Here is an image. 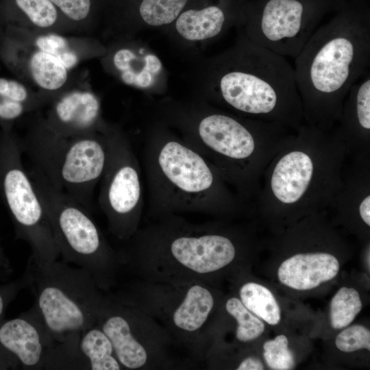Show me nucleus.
<instances>
[{
    "label": "nucleus",
    "mask_w": 370,
    "mask_h": 370,
    "mask_svg": "<svg viewBox=\"0 0 370 370\" xmlns=\"http://www.w3.org/2000/svg\"><path fill=\"white\" fill-rule=\"evenodd\" d=\"M226 16L219 6L210 5L201 10H188L180 14L175 23L178 33L189 40L215 37L225 27Z\"/></svg>",
    "instance_id": "aec40b11"
},
{
    "label": "nucleus",
    "mask_w": 370,
    "mask_h": 370,
    "mask_svg": "<svg viewBox=\"0 0 370 370\" xmlns=\"http://www.w3.org/2000/svg\"><path fill=\"white\" fill-rule=\"evenodd\" d=\"M27 171L47 214L60 256L87 271L101 290L109 292L121 267L119 253L89 210L56 188L36 168Z\"/></svg>",
    "instance_id": "0eeeda50"
},
{
    "label": "nucleus",
    "mask_w": 370,
    "mask_h": 370,
    "mask_svg": "<svg viewBox=\"0 0 370 370\" xmlns=\"http://www.w3.org/2000/svg\"><path fill=\"white\" fill-rule=\"evenodd\" d=\"M184 130V140L212 163L254 210L266 167L295 132L277 123L221 112L200 116Z\"/></svg>",
    "instance_id": "39448f33"
},
{
    "label": "nucleus",
    "mask_w": 370,
    "mask_h": 370,
    "mask_svg": "<svg viewBox=\"0 0 370 370\" xmlns=\"http://www.w3.org/2000/svg\"><path fill=\"white\" fill-rule=\"evenodd\" d=\"M29 286V278L25 274L16 281L0 286V319L8 304L23 288Z\"/></svg>",
    "instance_id": "473e14b6"
},
{
    "label": "nucleus",
    "mask_w": 370,
    "mask_h": 370,
    "mask_svg": "<svg viewBox=\"0 0 370 370\" xmlns=\"http://www.w3.org/2000/svg\"><path fill=\"white\" fill-rule=\"evenodd\" d=\"M0 266L3 267L7 269H10L9 261L4 254V252L1 246V244H0Z\"/></svg>",
    "instance_id": "c9c22d12"
},
{
    "label": "nucleus",
    "mask_w": 370,
    "mask_h": 370,
    "mask_svg": "<svg viewBox=\"0 0 370 370\" xmlns=\"http://www.w3.org/2000/svg\"><path fill=\"white\" fill-rule=\"evenodd\" d=\"M236 234L214 223H193L180 214L151 219L119 251L138 280L208 284L209 277L231 264L238 253Z\"/></svg>",
    "instance_id": "f03ea898"
},
{
    "label": "nucleus",
    "mask_w": 370,
    "mask_h": 370,
    "mask_svg": "<svg viewBox=\"0 0 370 370\" xmlns=\"http://www.w3.org/2000/svg\"><path fill=\"white\" fill-rule=\"evenodd\" d=\"M10 271V269H7L0 266V280H3L5 276L9 275Z\"/></svg>",
    "instance_id": "e433bc0d"
},
{
    "label": "nucleus",
    "mask_w": 370,
    "mask_h": 370,
    "mask_svg": "<svg viewBox=\"0 0 370 370\" xmlns=\"http://www.w3.org/2000/svg\"><path fill=\"white\" fill-rule=\"evenodd\" d=\"M0 95L5 98L22 103L29 108L32 103L27 88L18 81L0 77Z\"/></svg>",
    "instance_id": "2f4dec72"
},
{
    "label": "nucleus",
    "mask_w": 370,
    "mask_h": 370,
    "mask_svg": "<svg viewBox=\"0 0 370 370\" xmlns=\"http://www.w3.org/2000/svg\"><path fill=\"white\" fill-rule=\"evenodd\" d=\"M66 21L51 0H1L0 25L49 29Z\"/></svg>",
    "instance_id": "6ab92c4d"
},
{
    "label": "nucleus",
    "mask_w": 370,
    "mask_h": 370,
    "mask_svg": "<svg viewBox=\"0 0 370 370\" xmlns=\"http://www.w3.org/2000/svg\"><path fill=\"white\" fill-rule=\"evenodd\" d=\"M303 0H267L251 17L249 39L283 57L295 58L321 26L320 11Z\"/></svg>",
    "instance_id": "4468645a"
},
{
    "label": "nucleus",
    "mask_w": 370,
    "mask_h": 370,
    "mask_svg": "<svg viewBox=\"0 0 370 370\" xmlns=\"http://www.w3.org/2000/svg\"><path fill=\"white\" fill-rule=\"evenodd\" d=\"M369 66L367 16L346 13L321 25L295 58L306 123L331 132L349 89Z\"/></svg>",
    "instance_id": "7ed1b4c3"
},
{
    "label": "nucleus",
    "mask_w": 370,
    "mask_h": 370,
    "mask_svg": "<svg viewBox=\"0 0 370 370\" xmlns=\"http://www.w3.org/2000/svg\"><path fill=\"white\" fill-rule=\"evenodd\" d=\"M19 138L10 123L0 129V195L9 210L18 238L32 250L37 265L56 260L60 252L51 224L34 183L23 166Z\"/></svg>",
    "instance_id": "9b49d317"
},
{
    "label": "nucleus",
    "mask_w": 370,
    "mask_h": 370,
    "mask_svg": "<svg viewBox=\"0 0 370 370\" xmlns=\"http://www.w3.org/2000/svg\"><path fill=\"white\" fill-rule=\"evenodd\" d=\"M27 72L42 90L56 91L66 84L67 69L53 56L36 49L27 58Z\"/></svg>",
    "instance_id": "4be33fe9"
},
{
    "label": "nucleus",
    "mask_w": 370,
    "mask_h": 370,
    "mask_svg": "<svg viewBox=\"0 0 370 370\" xmlns=\"http://www.w3.org/2000/svg\"><path fill=\"white\" fill-rule=\"evenodd\" d=\"M332 132L344 143L349 155L370 153V72L349 89Z\"/></svg>",
    "instance_id": "f3484780"
},
{
    "label": "nucleus",
    "mask_w": 370,
    "mask_h": 370,
    "mask_svg": "<svg viewBox=\"0 0 370 370\" xmlns=\"http://www.w3.org/2000/svg\"><path fill=\"white\" fill-rule=\"evenodd\" d=\"M239 297L243 305L258 318L273 325L280 323V306L267 287L256 282H247L240 288Z\"/></svg>",
    "instance_id": "5701e85b"
},
{
    "label": "nucleus",
    "mask_w": 370,
    "mask_h": 370,
    "mask_svg": "<svg viewBox=\"0 0 370 370\" xmlns=\"http://www.w3.org/2000/svg\"><path fill=\"white\" fill-rule=\"evenodd\" d=\"M97 323L110 339L123 369H148L168 366L166 347L173 343L153 319L106 294Z\"/></svg>",
    "instance_id": "ddd939ff"
},
{
    "label": "nucleus",
    "mask_w": 370,
    "mask_h": 370,
    "mask_svg": "<svg viewBox=\"0 0 370 370\" xmlns=\"http://www.w3.org/2000/svg\"><path fill=\"white\" fill-rule=\"evenodd\" d=\"M362 309L358 292L353 288L342 287L334 295L330 303V321L334 329L349 325Z\"/></svg>",
    "instance_id": "393cba45"
},
{
    "label": "nucleus",
    "mask_w": 370,
    "mask_h": 370,
    "mask_svg": "<svg viewBox=\"0 0 370 370\" xmlns=\"http://www.w3.org/2000/svg\"><path fill=\"white\" fill-rule=\"evenodd\" d=\"M225 308L227 312L236 321V336L239 341H251L264 332L263 322L249 311L239 298L230 297L225 302Z\"/></svg>",
    "instance_id": "a878e982"
},
{
    "label": "nucleus",
    "mask_w": 370,
    "mask_h": 370,
    "mask_svg": "<svg viewBox=\"0 0 370 370\" xmlns=\"http://www.w3.org/2000/svg\"><path fill=\"white\" fill-rule=\"evenodd\" d=\"M113 295L153 319L173 343L182 344L195 354L203 353L204 331L215 306L208 284L138 280Z\"/></svg>",
    "instance_id": "9d476101"
},
{
    "label": "nucleus",
    "mask_w": 370,
    "mask_h": 370,
    "mask_svg": "<svg viewBox=\"0 0 370 370\" xmlns=\"http://www.w3.org/2000/svg\"><path fill=\"white\" fill-rule=\"evenodd\" d=\"M79 334H71L63 341H54L48 348L43 369H90L79 347Z\"/></svg>",
    "instance_id": "b1692460"
},
{
    "label": "nucleus",
    "mask_w": 370,
    "mask_h": 370,
    "mask_svg": "<svg viewBox=\"0 0 370 370\" xmlns=\"http://www.w3.org/2000/svg\"><path fill=\"white\" fill-rule=\"evenodd\" d=\"M23 154L57 189L90 212L94 189L103 175L107 147L101 132L73 138L60 136L42 121L23 138Z\"/></svg>",
    "instance_id": "6e6552de"
},
{
    "label": "nucleus",
    "mask_w": 370,
    "mask_h": 370,
    "mask_svg": "<svg viewBox=\"0 0 370 370\" xmlns=\"http://www.w3.org/2000/svg\"><path fill=\"white\" fill-rule=\"evenodd\" d=\"M0 2H1V0H0Z\"/></svg>",
    "instance_id": "4c0bfd02"
},
{
    "label": "nucleus",
    "mask_w": 370,
    "mask_h": 370,
    "mask_svg": "<svg viewBox=\"0 0 370 370\" xmlns=\"http://www.w3.org/2000/svg\"><path fill=\"white\" fill-rule=\"evenodd\" d=\"M149 220L169 214L227 217L254 210L217 168L184 140L152 133L142 147Z\"/></svg>",
    "instance_id": "20e7f679"
},
{
    "label": "nucleus",
    "mask_w": 370,
    "mask_h": 370,
    "mask_svg": "<svg viewBox=\"0 0 370 370\" xmlns=\"http://www.w3.org/2000/svg\"><path fill=\"white\" fill-rule=\"evenodd\" d=\"M100 102L92 92L75 90L57 99L51 108L45 125L54 133L66 138H73L99 133Z\"/></svg>",
    "instance_id": "dca6fc26"
},
{
    "label": "nucleus",
    "mask_w": 370,
    "mask_h": 370,
    "mask_svg": "<svg viewBox=\"0 0 370 370\" xmlns=\"http://www.w3.org/2000/svg\"><path fill=\"white\" fill-rule=\"evenodd\" d=\"M188 0H143L139 12L148 25L159 26L176 19Z\"/></svg>",
    "instance_id": "bb28decb"
},
{
    "label": "nucleus",
    "mask_w": 370,
    "mask_h": 370,
    "mask_svg": "<svg viewBox=\"0 0 370 370\" xmlns=\"http://www.w3.org/2000/svg\"><path fill=\"white\" fill-rule=\"evenodd\" d=\"M236 52L238 65L228 66L219 79L223 104L243 116L294 131L306 124L294 68L286 58L249 39Z\"/></svg>",
    "instance_id": "423d86ee"
},
{
    "label": "nucleus",
    "mask_w": 370,
    "mask_h": 370,
    "mask_svg": "<svg viewBox=\"0 0 370 370\" xmlns=\"http://www.w3.org/2000/svg\"><path fill=\"white\" fill-rule=\"evenodd\" d=\"M263 356L267 365L274 370H290L295 365L293 354L288 348V340L284 334L266 341Z\"/></svg>",
    "instance_id": "c85d7f7f"
},
{
    "label": "nucleus",
    "mask_w": 370,
    "mask_h": 370,
    "mask_svg": "<svg viewBox=\"0 0 370 370\" xmlns=\"http://www.w3.org/2000/svg\"><path fill=\"white\" fill-rule=\"evenodd\" d=\"M34 45L36 49L55 56L68 71L79 62V58L76 51L71 49L69 41L59 34H41L35 38Z\"/></svg>",
    "instance_id": "cd10ccee"
},
{
    "label": "nucleus",
    "mask_w": 370,
    "mask_h": 370,
    "mask_svg": "<svg viewBox=\"0 0 370 370\" xmlns=\"http://www.w3.org/2000/svg\"><path fill=\"white\" fill-rule=\"evenodd\" d=\"M25 273L35 297L32 307L53 341L97 323L106 292L87 271L64 261L37 265L29 258Z\"/></svg>",
    "instance_id": "1a4fd4ad"
},
{
    "label": "nucleus",
    "mask_w": 370,
    "mask_h": 370,
    "mask_svg": "<svg viewBox=\"0 0 370 370\" xmlns=\"http://www.w3.org/2000/svg\"><path fill=\"white\" fill-rule=\"evenodd\" d=\"M339 269L338 259L330 253H299L288 258L281 264L278 276L285 286L305 291L332 280Z\"/></svg>",
    "instance_id": "a211bd4d"
},
{
    "label": "nucleus",
    "mask_w": 370,
    "mask_h": 370,
    "mask_svg": "<svg viewBox=\"0 0 370 370\" xmlns=\"http://www.w3.org/2000/svg\"><path fill=\"white\" fill-rule=\"evenodd\" d=\"M67 21L84 23L92 16L96 0H51Z\"/></svg>",
    "instance_id": "c756f323"
},
{
    "label": "nucleus",
    "mask_w": 370,
    "mask_h": 370,
    "mask_svg": "<svg viewBox=\"0 0 370 370\" xmlns=\"http://www.w3.org/2000/svg\"><path fill=\"white\" fill-rule=\"evenodd\" d=\"M107 160L99 204L111 234L121 241L140 226L143 210L141 169L132 145L119 130L103 126Z\"/></svg>",
    "instance_id": "f8f14e48"
},
{
    "label": "nucleus",
    "mask_w": 370,
    "mask_h": 370,
    "mask_svg": "<svg viewBox=\"0 0 370 370\" xmlns=\"http://www.w3.org/2000/svg\"><path fill=\"white\" fill-rule=\"evenodd\" d=\"M349 156L332 131L303 125L266 167L255 209L267 215L297 217L329 208L341 186Z\"/></svg>",
    "instance_id": "f257e3e1"
},
{
    "label": "nucleus",
    "mask_w": 370,
    "mask_h": 370,
    "mask_svg": "<svg viewBox=\"0 0 370 370\" xmlns=\"http://www.w3.org/2000/svg\"><path fill=\"white\" fill-rule=\"evenodd\" d=\"M336 347L344 352L358 349L370 350V331L361 325H354L343 330L336 338Z\"/></svg>",
    "instance_id": "7c9ffc66"
},
{
    "label": "nucleus",
    "mask_w": 370,
    "mask_h": 370,
    "mask_svg": "<svg viewBox=\"0 0 370 370\" xmlns=\"http://www.w3.org/2000/svg\"><path fill=\"white\" fill-rule=\"evenodd\" d=\"M33 307L0 324V345L27 369H43L48 348L54 342Z\"/></svg>",
    "instance_id": "2eb2a0df"
},
{
    "label": "nucleus",
    "mask_w": 370,
    "mask_h": 370,
    "mask_svg": "<svg viewBox=\"0 0 370 370\" xmlns=\"http://www.w3.org/2000/svg\"><path fill=\"white\" fill-rule=\"evenodd\" d=\"M79 347L90 370L123 369L110 339L97 323L80 332Z\"/></svg>",
    "instance_id": "412c9836"
},
{
    "label": "nucleus",
    "mask_w": 370,
    "mask_h": 370,
    "mask_svg": "<svg viewBox=\"0 0 370 370\" xmlns=\"http://www.w3.org/2000/svg\"><path fill=\"white\" fill-rule=\"evenodd\" d=\"M29 108L26 105L10 100L0 95V122L10 123L20 118Z\"/></svg>",
    "instance_id": "72a5a7b5"
},
{
    "label": "nucleus",
    "mask_w": 370,
    "mask_h": 370,
    "mask_svg": "<svg viewBox=\"0 0 370 370\" xmlns=\"http://www.w3.org/2000/svg\"><path fill=\"white\" fill-rule=\"evenodd\" d=\"M237 370H262L264 366L257 358L249 356L243 359L236 367Z\"/></svg>",
    "instance_id": "f704fd0d"
}]
</instances>
